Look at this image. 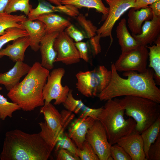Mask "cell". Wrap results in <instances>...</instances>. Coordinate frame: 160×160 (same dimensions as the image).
Returning a JSON list of instances; mask_svg holds the SVG:
<instances>
[{"instance_id":"cell-9","label":"cell","mask_w":160,"mask_h":160,"mask_svg":"<svg viewBox=\"0 0 160 160\" xmlns=\"http://www.w3.org/2000/svg\"><path fill=\"white\" fill-rule=\"evenodd\" d=\"M108 5V13L102 26L97 31L101 38L109 37L111 45L113 39L112 35L113 28L121 15L129 9L134 8L135 0H104Z\"/></svg>"},{"instance_id":"cell-44","label":"cell","mask_w":160,"mask_h":160,"mask_svg":"<svg viewBox=\"0 0 160 160\" xmlns=\"http://www.w3.org/2000/svg\"><path fill=\"white\" fill-rule=\"evenodd\" d=\"M9 0H0V14L4 12Z\"/></svg>"},{"instance_id":"cell-15","label":"cell","mask_w":160,"mask_h":160,"mask_svg":"<svg viewBox=\"0 0 160 160\" xmlns=\"http://www.w3.org/2000/svg\"><path fill=\"white\" fill-rule=\"evenodd\" d=\"M96 120L90 117L85 119L79 118L71 124L68 134L78 148H82L87 131Z\"/></svg>"},{"instance_id":"cell-40","label":"cell","mask_w":160,"mask_h":160,"mask_svg":"<svg viewBox=\"0 0 160 160\" xmlns=\"http://www.w3.org/2000/svg\"><path fill=\"white\" fill-rule=\"evenodd\" d=\"M56 156L57 160H80L79 157H77L68 150L60 149L58 151Z\"/></svg>"},{"instance_id":"cell-37","label":"cell","mask_w":160,"mask_h":160,"mask_svg":"<svg viewBox=\"0 0 160 160\" xmlns=\"http://www.w3.org/2000/svg\"><path fill=\"white\" fill-rule=\"evenodd\" d=\"M148 160H160V135L149 148Z\"/></svg>"},{"instance_id":"cell-22","label":"cell","mask_w":160,"mask_h":160,"mask_svg":"<svg viewBox=\"0 0 160 160\" xmlns=\"http://www.w3.org/2000/svg\"><path fill=\"white\" fill-rule=\"evenodd\" d=\"M116 32L122 52L135 49L140 45L129 33L125 18L122 19L119 23Z\"/></svg>"},{"instance_id":"cell-11","label":"cell","mask_w":160,"mask_h":160,"mask_svg":"<svg viewBox=\"0 0 160 160\" xmlns=\"http://www.w3.org/2000/svg\"><path fill=\"white\" fill-rule=\"evenodd\" d=\"M85 140L92 148L99 160H109L111 156V145L108 140L105 130L100 122L96 119L88 129Z\"/></svg>"},{"instance_id":"cell-28","label":"cell","mask_w":160,"mask_h":160,"mask_svg":"<svg viewBox=\"0 0 160 160\" xmlns=\"http://www.w3.org/2000/svg\"><path fill=\"white\" fill-rule=\"evenodd\" d=\"M61 5L54 6L46 2L40 1L36 8L31 10L27 15V18L33 20L35 17L41 15L56 12L61 13Z\"/></svg>"},{"instance_id":"cell-14","label":"cell","mask_w":160,"mask_h":160,"mask_svg":"<svg viewBox=\"0 0 160 160\" xmlns=\"http://www.w3.org/2000/svg\"><path fill=\"white\" fill-rule=\"evenodd\" d=\"M60 32L46 34L41 41L39 49L41 56V65L49 70L54 68L57 53L54 47L55 40Z\"/></svg>"},{"instance_id":"cell-12","label":"cell","mask_w":160,"mask_h":160,"mask_svg":"<svg viewBox=\"0 0 160 160\" xmlns=\"http://www.w3.org/2000/svg\"><path fill=\"white\" fill-rule=\"evenodd\" d=\"M54 47L57 53L55 62L71 65L80 62V58L75 43L64 31L60 32L55 40Z\"/></svg>"},{"instance_id":"cell-18","label":"cell","mask_w":160,"mask_h":160,"mask_svg":"<svg viewBox=\"0 0 160 160\" xmlns=\"http://www.w3.org/2000/svg\"><path fill=\"white\" fill-rule=\"evenodd\" d=\"M160 33V17L153 16L152 20L145 22L141 34L132 35L140 45L146 46L155 42L159 36Z\"/></svg>"},{"instance_id":"cell-39","label":"cell","mask_w":160,"mask_h":160,"mask_svg":"<svg viewBox=\"0 0 160 160\" xmlns=\"http://www.w3.org/2000/svg\"><path fill=\"white\" fill-rule=\"evenodd\" d=\"M75 44L78 51L80 58L88 62L89 61V57L88 47L87 43L81 41L75 43Z\"/></svg>"},{"instance_id":"cell-32","label":"cell","mask_w":160,"mask_h":160,"mask_svg":"<svg viewBox=\"0 0 160 160\" xmlns=\"http://www.w3.org/2000/svg\"><path fill=\"white\" fill-rule=\"evenodd\" d=\"M28 36L27 32L24 29L17 28L8 29L4 34L0 35V50L7 43L19 37Z\"/></svg>"},{"instance_id":"cell-25","label":"cell","mask_w":160,"mask_h":160,"mask_svg":"<svg viewBox=\"0 0 160 160\" xmlns=\"http://www.w3.org/2000/svg\"><path fill=\"white\" fill-rule=\"evenodd\" d=\"M73 90L70 89L65 102L62 104L68 110L76 114L81 111L79 118H85L90 112L92 108L86 105L81 100L75 99L72 94Z\"/></svg>"},{"instance_id":"cell-8","label":"cell","mask_w":160,"mask_h":160,"mask_svg":"<svg viewBox=\"0 0 160 160\" xmlns=\"http://www.w3.org/2000/svg\"><path fill=\"white\" fill-rule=\"evenodd\" d=\"M65 73L62 68L54 69L49 73L43 89L44 104L51 103L53 100H55V105L63 104L65 101L70 89L67 85L63 86L62 84Z\"/></svg>"},{"instance_id":"cell-38","label":"cell","mask_w":160,"mask_h":160,"mask_svg":"<svg viewBox=\"0 0 160 160\" xmlns=\"http://www.w3.org/2000/svg\"><path fill=\"white\" fill-rule=\"evenodd\" d=\"M76 42L81 41L85 38L84 34L71 24L64 31Z\"/></svg>"},{"instance_id":"cell-30","label":"cell","mask_w":160,"mask_h":160,"mask_svg":"<svg viewBox=\"0 0 160 160\" xmlns=\"http://www.w3.org/2000/svg\"><path fill=\"white\" fill-rule=\"evenodd\" d=\"M2 89V88L0 87V91ZM21 109L17 103L9 102L0 93V119L4 120L7 116L12 117L13 112Z\"/></svg>"},{"instance_id":"cell-2","label":"cell","mask_w":160,"mask_h":160,"mask_svg":"<svg viewBox=\"0 0 160 160\" xmlns=\"http://www.w3.org/2000/svg\"><path fill=\"white\" fill-rule=\"evenodd\" d=\"M53 148L39 133L30 134L19 129L5 134L1 160H47Z\"/></svg>"},{"instance_id":"cell-23","label":"cell","mask_w":160,"mask_h":160,"mask_svg":"<svg viewBox=\"0 0 160 160\" xmlns=\"http://www.w3.org/2000/svg\"><path fill=\"white\" fill-rule=\"evenodd\" d=\"M156 44L147 47L149 64V67L153 69L154 72V78L157 84L160 83V37L159 36L155 41Z\"/></svg>"},{"instance_id":"cell-4","label":"cell","mask_w":160,"mask_h":160,"mask_svg":"<svg viewBox=\"0 0 160 160\" xmlns=\"http://www.w3.org/2000/svg\"><path fill=\"white\" fill-rule=\"evenodd\" d=\"M106 101L97 119L104 127L111 145L135 131L136 123L132 118H124L125 110L121 105L119 99L115 98Z\"/></svg>"},{"instance_id":"cell-5","label":"cell","mask_w":160,"mask_h":160,"mask_svg":"<svg viewBox=\"0 0 160 160\" xmlns=\"http://www.w3.org/2000/svg\"><path fill=\"white\" fill-rule=\"evenodd\" d=\"M119 101L126 115L135 121V131L140 134L160 117L159 103L149 99L129 96L119 99Z\"/></svg>"},{"instance_id":"cell-24","label":"cell","mask_w":160,"mask_h":160,"mask_svg":"<svg viewBox=\"0 0 160 160\" xmlns=\"http://www.w3.org/2000/svg\"><path fill=\"white\" fill-rule=\"evenodd\" d=\"M61 3L62 4L73 5L78 8L85 7L95 9L103 14V20L108 13V8L105 6L102 0H61Z\"/></svg>"},{"instance_id":"cell-31","label":"cell","mask_w":160,"mask_h":160,"mask_svg":"<svg viewBox=\"0 0 160 160\" xmlns=\"http://www.w3.org/2000/svg\"><path fill=\"white\" fill-rule=\"evenodd\" d=\"M55 146L56 151L60 149H65L76 156L79 157L78 148L66 133L63 132L59 136Z\"/></svg>"},{"instance_id":"cell-20","label":"cell","mask_w":160,"mask_h":160,"mask_svg":"<svg viewBox=\"0 0 160 160\" xmlns=\"http://www.w3.org/2000/svg\"><path fill=\"white\" fill-rule=\"evenodd\" d=\"M128 26L132 34H140L142 32V25L144 22L152 19L153 14L149 6L135 10L131 8L128 14Z\"/></svg>"},{"instance_id":"cell-45","label":"cell","mask_w":160,"mask_h":160,"mask_svg":"<svg viewBox=\"0 0 160 160\" xmlns=\"http://www.w3.org/2000/svg\"><path fill=\"white\" fill-rule=\"evenodd\" d=\"M51 3L53 4L56 6L61 5V0H47Z\"/></svg>"},{"instance_id":"cell-10","label":"cell","mask_w":160,"mask_h":160,"mask_svg":"<svg viewBox=\"0 0 160 160\" xmlns=\"http://www.w3.org/2000/svg\"><path fill=\"white\" fill-rule=\"evenodd\" d=\"M40 112L43 114L47 127L57 141L74 116L72 112L67 110L60 113L51 103L41 106Z\"/></svg>"},{"instance_id":"cell-7","label":"cell","mask_w":160,"mask_h":160,"mask_svg":"<svg viewBox=\"0 0 160 160\" xmlns=\"http://www.w3.org/2000/svg\"><path fill=\"white\" fill-rule=\"evenodd\" d=\"M148 50L146 46L140 45L132 50L121 52L114 65L117 71L145 72L147 69Z\"/></svg>"},{"instance_id":"cell-13","label":"cell","mask_w":160,"mask_h":160,"mask_svg":"<svg viewBox=\"0 0 160 160\" xmlns=\"http://www.w3.org/2000/svg\"><path fill=\"white\" fill-rule=\"evenodd\" d=\"M116 144L123 148L132 160H147L140 134L136 131L120 139Z\"/></svg>"},{"instance_id":"cell-41","label":"cell","mask_w":160,"mask_h":160,"mask_svg":"<svg viewBox=\"0 0 160 160\" xmlns=\"http://www.w3.org/2000/svg\"><path fill=\"white\" fill-rule=\"evenodd\" d=\"M100 37L97 34L95 36L89 39L90 43L94 56L98 54L101 51L100 42Z\"/></svg>"},{"instance_id":"cell-6","label":"cell","mask_w":160,"mask_h":160,"mask_svg":"<svg viewBox=\"0 0 160 160\" xmlns=\"http://www.w3.org/2000/svg\"><path fill=\"white\" fill-rule=\"evenodd\" d=\"M111 76V70L104 65H100L91 71H80L76 75V88L86 97L95 96L107 87Z\"/></svg>"},{"instance_id":"cell-26","label":"cell","mask_w":160,"mask_h":160,"mask_svg":"<svg viewBox=\"0 0 160 160\" xmlns=\"http://www.w3.org/2000/svg\"><path fill=\"white\" fill-rule=\"evenodd\" d=\"M160 135V117L141 134L146 159L148 160L149 148Z\"/></svg>"},{"instance_id":"cell-34","label":"cell","mask_w":160,"mask_h":160,"mask_svg":"<svg viewBox=\"0 0 160 160\" xmlns=\"http://www.w3.org/2000/svg\"><path fill=\"white\" fill-rule=\"evenodd\" d=\"M78 154L81 160H99L91 146L86 140L82 148H78Z\"/></svg>"},{"instance_id":"cell-17","label":"cell","mask_w":160,"mask_h":160,"mask_svg":"<svg viewBox=\"0 0 160 160\" xmlns=\"http://www.w3.org/2000/svg\"><path fill=\"white\" fill-rule=\"evenodd\" d=\"M20 24L28 34L31 48L35 52L37 51L39 49L41 41L46 34L45 25L40 20H31L28 18Z\"/></svg>"},{"instance_id":"cell-36","label":"cell","mask_w":160,"mask_h":160,"mask_svg":"<svg viewBox=\"0 0 160 160\" xmlns=\"http://www.w3.org/2000/svg\"><path fill=\"white\" fill-rule=\"evenodd\" d=\"M41 129V131L39 134L45 141L50 146L54 148L55 146L57 141L51 132L47 128L45 121L39 123Z\"/></svg>"},{"instance_id":"cell-29","label":"cell","mask_w":160,"mask_h":160,"mask_svg":"<svg viewBox=\"0 0 160 160\" xmlns=\"http://www.w3.org/2000/svg\"><path fill=\"white\" fill-rule=\"evenodd\" d=\"M32 8L29 0H9L4 12L11 14L20 11L27 16Z\"/></svg>"},{"instance_id":"cell-1","label":"cell","mask_w":160,"mask_h":160,"mask_svg":"<svg viewBox=\"0 0 160 160\" xmlns=\"http://www.w3.org/2000/svg\"><path fill=\"white\" fill-rule=\"evenodd\" d=\"M111 76L106 88L98 95L101 101H107L122 96H136L146 98L160 103V90L154 79V72L151 68L143 73L135 71L124 72L121 77L114 66L111 65Z\"/></svg>"},{"instance_id":"cell-43","label":"cell","mask_w":160,"mask_h":160,"mask_svg":"<svg viewBox=\"0 0 160 160\" xmlns=\"http://www.w3.org/2000/svg\"><path fill=\"white\" fill-rule=\"evenodd\" d=\"M149 7L151 9L153 16L160 17V1L153 3Z\"/></svg>"},{"instance_id":"cell-3","label":"cell","mask_w":160,"mask_h":160,"mask_svg":"<svg viewBox=\"0 0 160 160\" xmlns=\"http://www.w3.org/2000/svg\"><path fill=\"white\" fill-rule=\"evenodd\" d=\"M49 73L41 63H35L25 78L9 91L7 96L25 111L43 106V89Z\"/></svg>"},{"instance_id":"cell-16","label":"cell","mask_w":160,"mask_h":160,"mask_svg":"<svg viewBox=\"0 0 160 160\" xmlns=\"http://www.w3.org/2000/svg\"><path fill=\"white\" fill-rule=\"evenodd\" d=\"M31 67L23 61L16 62L9 71L0 73V84L4 85L7 90L9 91L19 82L22 77L27 74Z\"/></svg>"},{"instance_id":"cell-35","label":"cell","mask_w":160,"mask_h":160,"mask_svg":"<svg viewBox=\"0 0 160 160\" xmlns=\"http://www.w3.org/2000/svg\"><path fill=\"white\" fill-rule=\"evenodd\" d=\"M110 154L114 160H132L130 156L120 145L116 143L111 145Z\"/></svg>"},{"instance_id":"cell-19","label":"cell","mask_w":160,"mask_h":160,"mask_svg":"<svg viewBox=\"0 0 160 160\" xmlns=\"http://www.w3.org/2000/svg\"><path fill=\"white\" fill-rule=\"evenodd\" d=\"M30 44L28 36L18 38L12 44L0 50V57L7 56L14 62L23 61L25 52Z\"/></svg>"},{"instance_id":"cell-33","label":"cell","mask_w":160,"mask_h":160,"mask_svg":"<svg viewBox=\"0 0 160 160\" xmlns=\"http://www.w3.org/2000/svg\"><path fill=\"white\" fill-rule=\"evenodd\" d=\"M77 20L84 31L87 38L90 39L97 34V27L90 20L87 19L83 14H79L77 16Z\"/></svg>"},{"instance_id":"cell-21","label":"cell","mask_w":160,"mask_h":160,"mask_svg":"<svg viewBox=\"0 0 160 160\" xmlns=\"http://www.w3.org/2000/svg\"><path fill=\"white\" fill-rule=\"evenodd\" d=\"M36 20H40L45 24L46 34L64 31L71 24L68 20L54 13L38 16L33 19Z\"/></svg>"},{"instance_id":"cell-42","label":"cell","mask_w":160,"mask_h":160,"mask_svg":"<svg viewBox=\"0 0 160 160\" xmlns=\"http://www.w3.org/2000/svg\"><path fill=\"white\" fill-rule=\"evenodd\" d=\"M158 1L160 0H135V7L133 8L135 10H139Z\"/></svg>"},{"instance_id":"cell-27","label":"cell","mask_w":160,"mask_h":160,"mask_svg":"<svg viewBox=\"0 0 160 160\" xmlns=\"http://www.w3.org/2000/svg\"><path fill=\"white\" fill-rule=\"evenodd\" d=\"M27 19L24 15H12L5 12L0 14V35L8 29L17 28L23 29L20 23Z\"/></svg>"}]
</instances>
